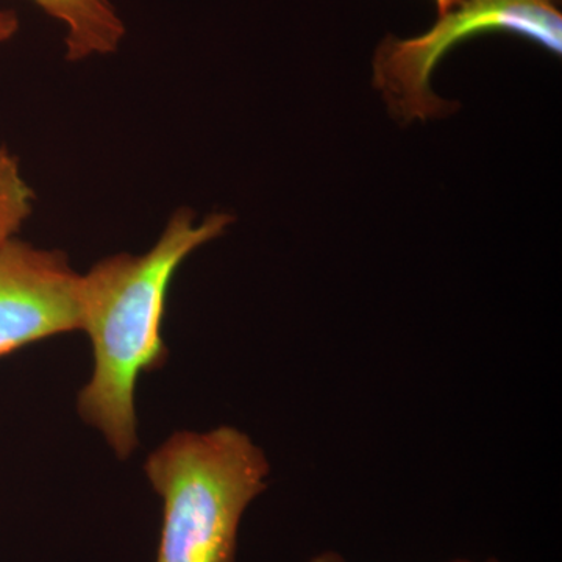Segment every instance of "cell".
I'll use <instances>...</instances> for the list:
<instances>
[{"mask_svg":"<svg viewBox=\"0 0 562 562\" xmlns=\"http://www.w3.org/2000/svg\"><path fill=\"white\" fill-rule=\"evenodd\" d=\"M232 222L227 213L198 222L194 211L177 210L146 254L113 255L80 277V330L90 338L94 369L79 392L77 413L120 460L139 446L135 391L140 375L168 361L161 327L173 276Z\"/></svg>","mask_w":562,"mask_h":562,"instance_id":"cell-1","label":"cell"},{"mask_svg":"<svg viewBox=\"0 0 562 562\" xmlns=\"http://www.w3.org/2000/svg\"><path fill=\"white\" fill-rule=\"evenodd\" d=\"M161 497L160 546L155 562H235L239 525L268 487V458L235 427L179 431L144 464Z\"/></svg>","mask_w":562,"mask_h":562,"instance_id":"cell-2","label":"cell"},{"mask_svg":"<svg viewBox=\"0 0 562 562\" xmlns=\"http://www.w3.org/2000/svg\"><path fill=\"white\" fill-rule=\"evenodd\" d=\"M509 32L562 50V16L554 0H461L416 38L386 36L373 57V87L403 122L430 121L457 109L431 88V76L453 46L473 35Z\"/></svg>","mask_w":562,"mask_h":562,"instance_id":"cell-3","label":"cell"},{"mask_svg":"<svg viewBox=\"0 0 562 562\" xmlns=\"http://www.w3.org/2000/svg\"><path fill=\"white\" fill-rule=\"evenodd\" d=\"M80 273L60 250L0 246V360L81 327Z\"/></svg>","mask_w":562,"mask_h":562,"instance_id":"cell-4","label":"cell"},{"mask_svg":"<svg viewBox=\"0 0 562 562\" xmlns=\"http://www.w3.org/2000/svg\"><path fill=\"white\" fill-rule=\"evenodd\" d=\"M65 27L66 58L81 61L113 54L125 36L124 21L110 0H33Z\"/></svg>","mask_w":562,"mask_h":562,"instance_id":"cell-5","label":"cell"},{"mask_svg":"<svg viewBox=\"0 0 562 562\" xmlns=\"http://www.w3.org/2000/svg\"><path fill=\"white\" fill-rule=\"evenodd\" d=\"M35 194L22 177L20 161L0 146V246L14 238L31 216Z\"/></svg>","mask_w":562,"mask_h":562,"instance_id":"cell-6","label":"cell"},{"mask_svg":"<svg viewBox=\"0 0 562 562\" xmlns=\"http://www.w3.org/2000/svg\"><path fill=\"white\" fill-rule=\"evenodd\" d=\"M20 31V16L14 10H0V43L13 38Z\"/></svg>","mask_w":562,"mask_h":562,"instance_id":"cell-7","label":"cell"},{"mask_svg":"<svg viewBox=\"0 0 562 562\" xmlns=\"http://www.w3.org/2000/svg\"><path fill=\"white\" fill-rule=\"evenodd\" d=\"M306 562H347L338 552H324L316 554Z\"/></svg>","mask_w":562,"mask_h":562,"instance_id":"cell-8","label":"cell"},{"mask_svg":"<svg viewBox=\"0 0 562 562\" xmlns=\"http://www.w3.org/2000/svg\"><path fill=\"white\" fill-rule=\"evenodd\" d=\"M436 5H438L439 14L446 13L450 9H453L454 5L461 2V0H435Z\"/></svg>","mask_w":562,"mask_h":562,"instance_id":"cell-9","label":"cell"},{"mask_svg":"<svg viewBox=\"0 0 562 562\" xmlns=\"http://www.w3.org/2000/svg\"><path fill=\"white\" fill-rule=\"evenodd\" d=\"M450 562H473V561H469V560H454V561H450ZM484 562H502V561H498V560H487V561H484Z\"/></svg>","mask_w":562,"mask_h":562,"instance_id":"cell-10","label":"cell"}]
</instances>
